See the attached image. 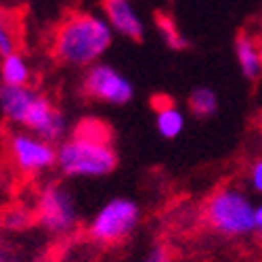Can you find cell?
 I'll return each instance as SVG.
<instances>
[{
	"label": "cell",
	"mask_w": 262,
	"mask_h": 262,
	"mask_svg": "<svg viewBox=\"0 0 262 262\" xmlns=\"http://www.w3.org/2000/svg\"><path fill=\"white\" fill-rule=\"evenodd\" d=\"M116 32L93 11H72L55 26L49 42L53 59L65 68H91L112 49Z\"/></svg>",
	"instance_id": "1"
},
{
	"label": "cell",
	"mask_w": 262,
	"mask_h": 262,
	"mask_svg": "<svg viewBox=\"0 0 262 262\" xmlns=\"http://www.w3.org/2000/svg\"><path fill=\"white\" fill-rule=\"evenodd\" d=\"M120 164L114 141L93 139L72 130L57 145V170L65 179H103Z\"/></svg>",
	"instance_id": "2"
},
{
	"label": "cell",
	"mask_w": 262,
	"mask_h": 262,
	"mask_svg": "<svg viewBox=\"0 0 262 262\" xmlns=\"http://www.w3.org/2000/svg\"><path fill=\"white\" fill-rule=\"evenodd\" d=\"M204 221L225 239H244L256 233V206L244 187L229 183L208 195Z\"/></svg>",
	"instance_id": "3"
},
{
	"label": "cell",
	"mask_w": 262,
	"mask_h": 262,
	"mask_svg": "<svg viewBox=\"0 0 262 262\" xmlns=\"http://www.w3.org/2000/svg\"><path fill=\"white\" fill-rule=\"evenodd\" d=\"M143 221L141 206L130 198H112L89 223V239L97 246H116L133 235Z\"/></svg>",
	"instance_id": "4"
},
{
	"label": "cell",
	"mask_w": 262,
	"mask_h": 262,
	"mask_svg": "<svg viewBox=\"0 0 262 262\" xmlns=\"http://www.w3.org/2000/svg\"><path fill=\"white\" fill-rule=\"evenodd\" d=\"M34 216L36 223L51 235H70L80 223L74 195L61 183H47L38 191Z\"/></svg>",
	"instance_id": "5"
},
{
	"label": "cell",
	"mask_w": 262,
	"mask_h": 262,
	"mask_svg": "<svg viewBox=\"0 0 262 262\" xmlns=\"http://www.w3.org/2000/svg\"><path fill=\"white\" fill-rule=\"evenodd\" d=\"M80 89L89 99L114 107H124L135 99L133 80L105 61H97L84 70Z\"/></svg>",
	"instance_id": "6"
},
{
	"label": "cell",
	"mask_w": 262,
	"mask_h": 262,
	"mask_svg": "<svg viewBox=\"0 0 262 262\" xmlns=\"http://www.w3.org/2000/svg\"><path fill=\"white\" fill-rule=\"evenodd\" d=\"M7 154L21 174H45L57 166V145L30 130H15L7 139Z\"/></svg>",
	"instance_id": "7"
},
{
	"label": "cell",
	"mask_w": 262,
	"mask_h": 262,
	"mask_svg": "<svg viewBox=\"0 0 262 262\" xmlns=\"http://www.w3.org/2000/svg\"><path fill=\"white\" fill-rule=\"evenodd\" d=\"M101 11L116 36L133 42H141L145 38L147 26L133 0H101Z\"/></svg>",
	"instance_id": "8"
},
{
	"label": "cell",
	"mask_w": 262,
	"mask_h": 262,
	"mask_svg": "<svg viewBox=\"0 0 262 262\" xmlns=\"http://www.w3.org/2000/svg\"><path fill=\"white\" fill-rule=\"evenodd\" d=\"M151 107L156 114V130L158 135L166 141H174L183 135L185 130V112L166 95L151 97Z\"/></svg>",
	"instance_id": "9"
},
{
	"label": "cell",
	"mask_w": 262,
	"mask_h": 262,
	"mask_svg": "<svg viewBox=\"0 0 262 262\" xmlns=\"http://www.w3.org/2000/svg\"><path fill=\"white\" fill-rule=\"evenodd\" d=\"M233 53L242 76L250 82L262 78V59H260V40L250 32H239L233 42Z\"/></svg>",
	"instance_id": "10"
},
{
	"label": "cell",
	"mask_w": 262,
	"mask_h": 262,
	"mask_svg": "<svg viewBox=\"0 0 262 262\" xmlns=\"http://www.w3.org/2000/svg\"><path fill=\"white\" fill-rule=\"evenodd\" d=\"M32 65L28 57L19 51H13L0 57V84L7 86H28L32 82Z\"/></svg>",
	"instance_id": "11"
},
{
	"label": "cell",
	"mask_w": 262,
	"mask_h": 262,
	"mask_svg": "<svg viewBox=\"0 0 262 262\" xmlns=\"http://www.w3.org/2000/svg\"><path fill=\"white\" fill-rule=\"evenodd\" d=\"M154 24L158 34L162 36V42L174 53H183L189 49V38L183 34L179 21L174 19V15L166 13V11H156L154 13Z\"/></svg>",
	"instance_id": "12"
},
{
	"label": "cell",
	"mask_w": 262,
	"mask_h": 262,
	"mask_svg": "<svg viewBox=\"0 0 262 262\" xmlns=\"http://www.w3.org/2000/svg\"><path fill=\"white\" fill-rule=\"evenodd\" d=\"M187 105H189V112L195 118L206 120V118L216 116L218 107H221V99H218V93L210 89V86H195L189 93Z\"/></svg>",
	"instance_id": "13"
},
{
	"label": "cell",
	"mask_w": 262,
	"mask_h": 262,
	"mask_svg": "<svg viewBox=\"0 0 262 262\" xmlns=\"http://www.w3.org/2000/svg\"><path fill=\"white\" fill-rule=\"evenodd\" d=\"M34 223H36L34 210H30L26 206H13V208L5 210L3 216H0V225L7 231H24V229L32 227Z\"/></svg>",
	"instance_id": "14"
},
{
	"label": "cell",
	"mask_w": 262,
	"mask_h": 262,
	"mask_svg": "<svg viewBox=\"0 0 262 262\" xmlns=\"http://www.w3.org/2000/svg\"><path fill=\"white\" fill-rule=\"evenodd\" d=\"M13 51H17V40H15V34L11 30V26H9L5 9L0 7V57H5Z\"/></svg>",
	"instance_id": "15"
},
{
	"label": "cell",
	"mask_w": 262,
	"mask_h": 262,
	"mask_svg": "<svg viewBox=\"0 0 262 262\" xmlns=\"http://www.w3.org/2000/svg\"><path fill=\"white\" fill-rule=\"evenodd\" d=\"M248 185L254 193L262 195V158H256L248 168Z\"/></svg>",
	"instance_id": "16"
},
{
	"label": "cell",
	"mask_w": 262,
	"mask_h": 262,
	"mask_svg": "<svg viewBox=\"0 0 262 262\" xmlns=\"http://www.w3.org/2000/svg\"><path fill=\"white\" fill-rule=\"evenodd\" d=\"M141 262H174V260H172V252L164 244H156L149 248V252L143 256Z\"/></svg>",
	"instance_id": "17"
},
{
	"label": "cell",
	"mask_w": 262,
	"mask_h": 262,
	"mask_svg": "<svg viewBox=\"0 0 262 262\" xmlns=\"http://www.w3.org/2000/svg\"><path fill=\"white\" fill-rule=\"evenodd\" d=\"M13 256H11V252H9V248L5 246V242L0 239V262H9Z\"/></svg>",
	"instance_id": "18"
},
{
	"label": "cell",
	"mask_w": 262,
	"mask_h": 262,
	"mask_svg": "<svg viewBox=\"0 0 262 262\" xmlns=\"http://www.w3.org/2000/svg\"><path fill=\"white\" fill-rule=\"evenodd\" d=\"M256 233L262 235V204L256 206Z\"/></svg>",
	"instance_id": "19"
},
{
	"label": "cell",
	"mask_w": 262,
	"mask_h": 262,
	"mask_svg": "<svg viewBox=\"0 0 262 262\" xmlns=\"http://www.w3.org/2000/svg\"><path fill=\"white\" fill-rule=\"evenodd\" d=\"M260 59H262V42H260Z\"/></svg>",
	"instance_id": "20"
},
{
	"label": "cell",
	"mask_w": 262,
	"mask_h": 262,
	"mask_svg": "<svg viewBox=\"0 0 262 262\" xmlns=\"http://www.w3.org/2000/svg\"><path fill=\"white\" fill-rule=\"evenodd\" d=\"M9 262H17V260H15V258H11V260H9Z\"/></svg>",
	"instance_id": "21"
}]
</instances>
